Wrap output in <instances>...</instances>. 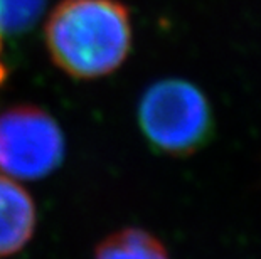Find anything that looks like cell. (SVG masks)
Masks as SVG:
<instances>
[{
  "label": "cell",
  "mask_w": 261,
  "mask_h": 259,
  "mask_svg": "<svg viewBox=\"0 0 261 259\" xmlns=\"http://www.w3.org/2000/svg\"><path fill=\"white\" fill-rule=\"evenodd\" d=\"M49 54L73 78L110 74L132 47L128 9L116 0H63L46 24Z\"/></svg>",
  "instance_id": "1"
},
{
  "label": "cell",
  "mask_w": 261,
  "mask_h": 259,
  "mask_svg": "<svg viewBox=\"0 0 261 259\" xmlns=\"http://www.w3.org/2000/svg\"><path fill=\"white\" fill-rule=\"evenodd\" d=\"M138 123L153 150L187 157L214 135L213 109L204 93L186 79H164L143 93Z\"/></svg>",
  "instance_id": "2"
},
{
  "label": "cell",
  "mask_w": 261,
  "mask_h": 259,
  "mask_svg": "<svg viewBox=\"0 0 261 259\" xmlns=\"http://www.w3.org/2000/svg\"><path fill=\"white\" fill-rule=\"evenodd\" d=\"M64 157V136L46 111L17 106L0 113V170L36 180L54 172Z\"/></svg>",
  "instance_id": "3"
},
{
  "label": "cell",
  "mask_w": 261,
  "mask_h": 259,
  "mask_svg": "<svg viewBox=\"0 0 261 259\" xmlns=\"http://www.w3.org/2000/svg\"><path fill=\"white\" fill-rule=\"evenodd\" d=\"M36 207L12 179L0 175V257L15 254L34 234Z\"/></svg>",
  "instance_id": "4"
},
{
  "label": "cell",
  "mask_w": 261,
  "mask_h": 259,
  "mask_svg": "<svg viewBox=\"0 0 261 259\" xmlns=\"http://www.w3.org/2000/svg\"><path fill=\"white\" fill-rule=\"evenodd\" d=\"M94 259H170L164 244L142 229H123L98 246Z\"/></svg>",
  "instance_id": "5"
},
{
  "label": "cell",
  "mask_w": 261,
  "mask_h": 259,
  "mask_svg": "<svg viewBox=\"0 0 261 259\" xmlns=\"http://www.w3.org/2000/svg\"><path fill=\"white\" fill-rule=\"evenodd\" d=\"M47 0H0V39L34 25Z\"/></svg>",
  "instance_id": "6"
},
{
  "label": "cell",
  "mask_w": 261,
  "mask_h": 259,
  "mask_svg": "<svg viewBox=\"0 0 261 259\" xmlns=\"http://www.w3.org/2000/svg\"><path fill=\"white\" fill-rule=\"evenodd\" d=\"M2 79H4V66L0 64V82H2Z\"/></svg>",
  "instance_id": "7"
}]
</instances>
